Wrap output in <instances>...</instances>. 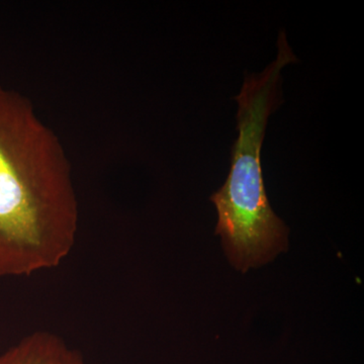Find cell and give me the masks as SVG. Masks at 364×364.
Wrapping results in <instances>:
<instances>
[{"label":"cell","mask_w":364,"mask_h":364,"mask_svg":"<svg viewBox=\"0 0 364 364\" xmlns=\"http://www.w3.org/2000/svg\"><path fill=\"white\" fill-rule=\"evenodd\" d=\"M70 168L26 98L0 86V277L58 267L75 245Z\"/></svg>","instance_id":"cell-1"},{"label":"cell","mask_w":364,"mask_h":364,"mask_svg":"<svg viewBox=\"0 0 364 364\" xmlns=\"http://www.w3.org/2000/svg\"><path fill=\"white\" fill-rule=\"evenodd\" d=\"M286 35L280 33L277 59L259 74L247 75L237 114L238 138L232 147L231 168L224 186L210 196L217 208L215 234L237 270L270 262L289 246V230L268 202L261 168V147L267 119L279 104L280 72L296 62Z\"/></svg>","instance_id":"cell-2"},{"label":"cell","mask_w":364,"mask_h":364,"mask_svg":"<svg viewBox=\"0 0 364 364\" xmlns=\"http://www.w3.org/2000/svg\"><path fill=\"white\" fill-rule=\"evenodd\" d=\"M0 364H87L58 335L33 332L0 354Z\"/></svg>","instance_id":"cell-3"}]
</instances>
